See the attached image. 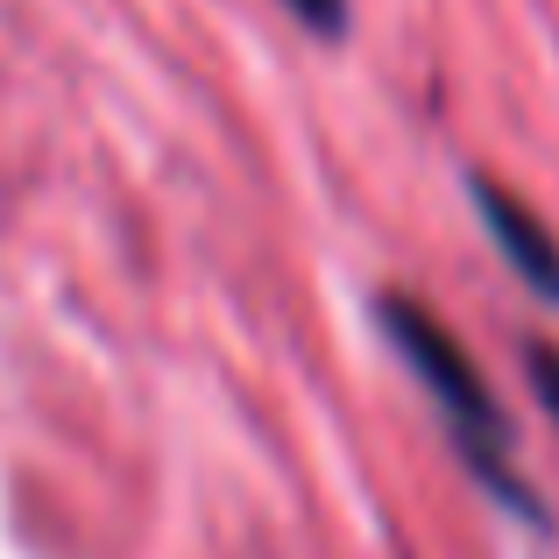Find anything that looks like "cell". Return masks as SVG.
Listing matches in <instances>:
<instances>
[{
	"instance_id": "cell-2",
	"label": "cell",
	"mask_w": 559,
	"mask_h": 559,
	"mask_svg": "<svg viewBox=\"0 0 559 559\" xmlns=\"http://www.w3.org/2000/svg\"><path fill=\"white\" fill-rule=\"evenodd\" d=\"M467 199H475V213H481V227H489L496 255H503L546 305H559V241L546 234V219H538L524 199H510L496 178H467Z\"/></svg>"
},
{
	"instance_id": "cell-4",
	"label": "cell",
	"mask_w": 559,
	"mask_h": 559,
	"mask_svg": "<svg viewBox=\"0 0 559 559\" xmlns=\"http://www.w3.org/2000/svg\"><path fill=\"white\" fill-rule=\"evenodd\" d=\"M312 36H347V0H284Z\"/></svg>"
},
{
	"instance_id": "cell-3",
	"label": "cell",
	"mask_w": 559,
	"mask_h": 559,
	"mask_svg": "<svg viewBox=\"0 0 559 559\" xmlns=\"http://www.w3.org/2000/svg\"><path fill=\"white\" fill-rule=\"evenodd\" d=\"M524 369H532V390H538V404H546V411H552V425H559V347L532 341V347H524Z\"/></svg>"
},
{
	"instance_id": "cell-1",
	"label": "cell",
	"mask_w": 559,
	"mask_h": 559,
	"mask_svg": "<svg viewBox=\"0 0 559 559\" xmlns=\"http://www.w3.org/2000/svg\"><path fill=\"white\" fill-rule=\"evenodd\" d=\"M382 333H390V347L411 361V376L432 390V404L447 411L453 425V447H461V461L475 467V481L496 496V503H510L518 518L546 524V503H538L532 489H524L518 461H510V425H503V404L489 396V382H481L475 355H467L461 341H453L447 326H439L432 312H425L418 298H404V290H382L376 305Z\"/></svg>"
}]
</instances>
